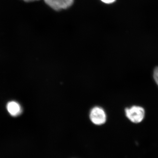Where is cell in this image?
<instances>
[{
  "mask_svg": "<svg viewBox=\"0 0 158 158\" xmlns=\"http://www.w3.org/2000/svg\"><path fill=\"white\" fill-rule=\"evenodd\" d=\"M126 116L133 123H140L145 116V110L140 106H134L125 110Z\"/></svg>",
  "mask_w": 158,
  "mask_h": 158,
  "instance_id": "1",
  "label": "cell"
},
{
  "mask_svg": "<svg viewBox=\"0 0 158 158\" xmlns=\"http://www.w3.org/2000/svg\"><path fill=\"white\" fill-rule=\"evenodd\" d=\"M90 117L92 122L97 125L104 124L106 120V115L104 110L98 107H95L91 110Z\"/></svg>",
  "mask_w": 158,
  "mask_h": 158,
  "instance_id": "2",
  "label": "cell"
},
{
  "mask_svg": "<svg viewBox=\"0 0 158 158\" xmlns=\"http://www.w3.org/2000/svg\"><path fill=\"white\" fill-rule=\"evenodd\" d=\"M47 5L52 9L59 11L68 9L73 4L74 0H44Z\"/></svg>",
  "mask_w": 158,
  "mask_h": 158,
  "instance_id": "3",
  "label": "cell"
},
{
  "mask_svg": "<svg viewBox=\"0 0 158 158\" xmlns=\"http://www.w3.org/2000/svg\"><path fill=\"white\" fill-rule=\"evenodd\" d=\"M7 110L9 114L13 117L20 116L23 112L21 106L19 103L15 101L9 102L7 103Z\"/></svg>",
  "mask_w": 158,
  "mask_h": 158,
  "instance_id": "4",
  "label": "cell"
},
{
  "mask_svg": "<svg viewBox=\"0 0 158 158\" xmlns=\"http://www.w3.org/2000/svg\"><path fill=\"white\" fill-rule=\"evenodd\" d=\"M153 78L156 84L158 86V67H156L154 70Z\"/></svg>",
  "mask_w": 158,
  "mask_h": 158,
  "instance_id": "5",
  "label": "cell"
},
{
  "mask_svg": "<svg viewBox=\"0 0 158 158\" xmlns=\"http://www.w3.org/2000/svg\"><path fill=\"white\" fill-rule=\"evenodd\" d=\"M116 0H101L103 2L106 3V4H111L115 2Z\"/></svg>",
  "mask_w": 158,
  "mask_h": 158,
  "instance_id": "6",
  "label": "cell"
},
{
  "mask_svg": "<svg viewBox=\"0 0 158 158\" xmlns=\"http://www.w3.org/2000/svg\"><path fill=\"white\" fill-rule=\"evenodd\" d=\"M26 2H34V1H38V0H23Z\"/></svg>",
  "mask_w": 158,
  "mask_h": 158,
  "instance_id": "7",
  "label": "cell"
}]
</instances>
